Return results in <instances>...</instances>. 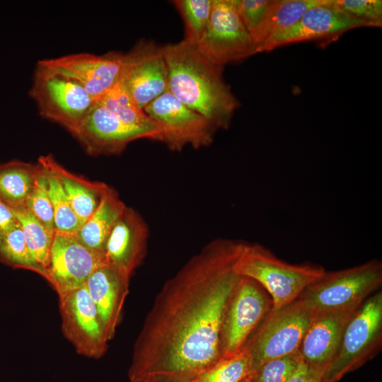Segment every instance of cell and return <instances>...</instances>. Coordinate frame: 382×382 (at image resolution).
<instances>
[{
	"label": "cell",
	"mask_w": 382,
	"mask_h": 382,
	"mask_svg": "<svg viewBox=\"0 0 382 382\" xmlns=\"http://www.w3.org/2000/svg\"><path fill=\"white\" fill-rule=\"evenodd\" d=\"M243 243L211 241L163 284L134 343L130 382H195L224 359V320Z\"/></svg>",
	"instance_id": "cell-1"
},
{
	"label": "cell",
	"mask_w": 382,
	"mask_h": 382,
	"mask_svg": "<svg viewBox=\"0 0 382 382\" xmlns=\"http://www.w3.org/2000/svg\"><path fill=\"white\" fill-rule=\"evenodd\" d=\"M162 49L168 68V90L204 116L216 130L227 129L240 104L224 80L223 67L184 40Z\"/></svg>",
	"instance_id": "cell-2"
},
{
	"label": "cell",
	"mask_w": 382,
	"mask_h": 382,
	"mask_svg": "<svg viewBox=\"0 0 382 382\" xmlns=\"http://www.w3.org/2000/svg\"><path fill=\"white\" fill-rule=\"evenodd\" d=\"M233 268L239 276L255 281L268 293L272 301V310L294 302L326 271L323 266L316 264L289 263L278 258L262 245L246 242Z\"/></svg>",
	"instance_id": "cell-3"
},
{
	"label": "cell",
	"mask_w": 382,
	"mask_h": 382,
	"mask_svg": "<svg viewBox=\"0 0 382 382\" xmlns=\"http://www.w3.org/2000/svg\"><path fill=\"white\" fill-rule=\"evenodd\" d=\"M382 284V262L373 259L349 268L327 272L297 299L313 318L357 308Z\"/></svg>",
	"instance_id": "cell-4"
},
{
	"label": "cell",
	"mask_w": 382,
	"mask_h": 382,
	"mask_svg": "<svg viewBox=\"0 0 382 382\" xmlns=\"http://www.w3.org/2000/svg\"><path fill=\"white\" fill-rule=\"evenodd\" d=\"M382 342V291L367 298L349 320L338 349L323 374V382H337L373 358Z\"/></svg>",
	"instance_id": "cell-5"
},
{
	"label": "cell",
	"mask_w": 382,
	"mask_h": 382,
	"mask_svg": "<svg viewBox=\"0 0 382 382\" xmlns=\"http://www.w3.org/2000/svg\"><path fill=\"white\" fill-rule=\"evenodd\" d=\"M313 318L298 299L271 310L243 347L250 357L251 373L268 360L299 351Z\"/></svg>",
	"instance_id": "cell-6"
},
{
	"label": "cell",
	"mask_w": 382,
	"mask_h": 382,
	"mask_svg": "<svg viewBox=\"0 0 382 382\" xmlns=\"http://www.w3.org/2000/svg\"><path fill=\"white\" fill-rule=\"evenodd\" d=\"M29 93L43 118L60 125L71 134L97 102L80 84L38 62Z\"/></svg>",
	"instance_id": "cell-7"
},
{
	"label": "cell",
	"mask_w": 382,
	"mask_h": 382,
	"mask_svg": "<svg viewBox=\"0 0 382 382\" xmlns=\"http://www.w3.org/2000/svg\"><path fill=\"white\" fill-rule=\"evenodd\" d=\"M195 47L207 59L222 67L257 54L234 0H213L207 28Z\"/></svg>",
	"instance_id": "cell-8"
},
{
	"label": "cell",
	"mask_w": 382,
	"mask_h": 382,
	"mask_svg": "<svg viewBox=\"0 0 382 382\" xmlns=\"http://www.w3.org/2000/svg\"><path fill=\"white\" fill-rule=\"evenodd\" d=\"M145 112L162 129V141L173 151L189 145L200 149L210 145L216 131L202 115L192 110L168 90L148 104Z\"/></svg>",
	"instance_id": "cell-9"
},
{
	"label": "cell",
	"mask_w": 382,
	"mask_h": 382,
	"mask_svg": "<svg viewBox=\"0 0 382 382\" xmlns=\"http://www.w3.org/2000/svg\"><path fill=\"white\" fill-rule=\"evenodd\" d=\"M268 293L255 281L240 280L228 303L222 331L224 358L241 351L265 316L272 310Z\"/></svg>",
	"instance_id": "cell-10"
},
{
	"label": "cell",
	"mask_w": 382,
	"mask_h": 382,
	"mask_svg": "<svg viewBox=\"0 0 382 382\" xmlns=\"http://www.w3.org/2000/svg\"><path fill=\"white\" fill-rule=\"evenodd\" d=\"M141 108L168 90V68L162 47L141 40L123 53L120 81Z\"/></svg>",
	"instance_id": "cell-11"
},
{
	"label": "cell",
	"mask_w": 382,
	"mask_h": 382,
	"mask_svg": "<svg viewBox=\"0 0 382 382\" xmlns=\"http://www.w3.org/2000/svg\"><path fill=\"white\" fill-rule=\"evenodd\" d=\"M62 330L81 355L98 359L108 348V339L85 283L59 297Z\"/></svg>",
	"instance_id": "cell-12"
},
{
	"label": "cell",
	"mask_w": 382,
	"mask_h": 382,
	"mask_svg": "<svg viewBox=\"0 0 382 382\" xmlns=\"http://www.w3.org/2000/svg\"><path fill=\"white\" fill-rule=\"evenodd\" d=\"M104 265V255L84 246L75 234L54 232L45 279L62 297L84 284Z\"/></svg>",
	"instance_id": "cell-13"
},
{
	"label": "cell",
	"mask_w": 382,
	"mask_h": 382,
	"mask_svg": "<svg viewBox=\"0 0 382 382\" xmlns=\"http://www.w3.org/2000/svg\"><path fill=\"white\" fill-rule=\"evenodd\" d=\"M122 58L123 53L117 52L101 55L83 52L38 62L78 83L98 101L120 81Z\"/></svg>",
	"instance_id": "cell-14"
},
{
	"label": "cell",
	"mask_w": 382,
	"mask_h": 382,
	"mask_svg": "<svg viewBox=\"0 0 382 382\" xmlns=\"http://www.w3.org/2000/svg\"><path fill=\"white\" fill-rule=\"evenodd\" d=\"M91 156L121 153L132 141L148 139L157 141L152 133L129 125L100 101H97L85 120L72 134Z\"/></svg>",
	"instance_id": "cell-15"
},
{
	"label": "cell",
	"mask_w": 382,
	"mask_h": 382,
	"mask_svg": "<svg viewBox=\"0 0 382 382\" xmlns=\"http://www.w3.org/2000/svg\"><path fill=\"white\" fill-rule=\"evenodd\" d=\"M148 237L144 219L135 209L126 206L106 241V265L131 277L146 255Z\"/></svg>",
	"instance_id": "cell-16"
},
{
	"label": "cell",
	"mask_w": 382,
	"mask_h": 382,
	"mask_svg": "<svg viewBox=\"0 0 382 382\" xmlns=\"http://www.w3.org/2000/svg\"><path fill=\"white\" fill-rule=\"evenodd\" d=\"M366 26L330 4V0L308 8L291 28L267 42L260 52L282 45L323 39L348 30Z\"/></svg>",
	"instance_id": "cell-17"
},
{
	"label": "cell",
	"mask_w": 382,
	"mask_h": 382,
	"mask_svg": "<svg viewBox=\"0 0 382 382\" xmlns=\"http://www.w3.org/2000/svg\"><path fill=\"white\" fill-rule=\"evenodd\" d=\"M358 308L314 318L299 349L303 361L325 373L338 351L349 320Z\"/></svg>",
	"instance_id": "cell-18"
},
{
	"label": "cell",
	"mask_w": 382,
	"mask_h": 382,
	"mask_svg": "<svg viewBox=\"0 0 382 382\" xmlns=\"http://www.w3.org/2000/svg\"><path fill=\"white\" fill-rule=\"evenodd\" d=\"M129 279L117 268L104 265L96 269L86 282L108 341L114 337L120 323L129 293Z\"/></svg>",
	"instance_id": "cell-19"
},
{
	"label": "cell",
	"mask_w": 382,
	"mask_h": 382,
	"mask_svg": "<svg viewBox=\"0 0 382 382\" xmlns=\"http://www.w3.org/2000/svg\"><path fill=\"white\" fill-rule=\"evenodd\" d=\"M41 156L57 176L74 213L85 223L98 207L109 185L69 172L52 155Z\"/></svg>",
	"instance_id": "cell-20"
},
{
	"label": "cell",
	"mask_w": 382,
	"mask_h": 382,
	"mask_svg": "<svg viewBox=\"0 0 382 382\" xmlns=\"http://www.w3.org/2000/svg\"><path fill=\"white\" fill-rule=\"evenodd\" d=\"M126 205L117 192L108 186L98 207L75 234L88 249L103 254L108 238Z\"/></svg>",
	"instance_id": "cell-21"
},
{
	"label": "cell",
	"mask_w": 382,
	"mask_h": 382,
	"mask_svg": "<svg viewBox=\"0 0 382 382\" xmlns=\"http://www.w3.org/2000/svg\"><path fill=\"white\" fill-rule=\"evenodd\" d=\"M38 168L37 163L16 160L0 164V198L13 210L25 207Z\"/></svg>",
	"instance_id": "cell-22"
},
{
	"label": "cell",
	"mask_w": 382,
	"mask_h": 382,
	"mask_svg": "<svg viewBox=\"0 0 382 382\" xmlns=\"http://www.w3.org/2000/svg\"><path fill=\"white\" fill-rule=\"evenodd\" d=\"M325 0H274L265 24L255 42L256 53L270 40L294 25L310 8Z\"/></svg>",
	"instance_id": "cell-23"
},
{
	"label": "cell",
	"mask_w": 382,
	"mask_h": 382,
	"mask_svg": "<svg viewBox=\"0 0 382 382\" xmlns=\"http://www.w3.org/2000/svg\"><path fill=\"white\" fill-rule=\"evenodd\" d=\"M98 101L125 123L149 131L162 141L161 127L134 102L120 81Z\"/></svg>",
	"instance_id": "cell-24"
},
{
	"label": "cell",
	"mask_w": 382,
	"mask_h": 382,
	"mask_svg": "<svg viewBox=\"0 0 382 382\" xmlns=\"http://www.w3.org/2000/svg\"><path fill=\"white\" fill-rule=\"evenodd\" d=\"M13 212L21 227L28 250L34 261L44 272L45 278L54 235L25 207Z\"/></svg>",
	"instance_id": "cell-25"
},
{
	"label": "cell",
	"mask_w": 382,
	"mask_h": 382,
	"mask_svg": "<svg viewBox=\"0 0 382 382\" xmlns=\"http://www.w3.org/2000/svg\"><path fill=\"white\" fill-rule=\"evenodd\" d=\"M37 163L44 168L47 174L48 191L54 213V232L76 234L82 226V222L72 209L56 174L42 156L38 158Z\"/></svg>",
	"instance_id": "cell-26"
},
{
	"label": "cell",
	"mask_w": 382,
	"mask_h": 382,
	"mask_svg": "<svg viewBox=\"0 0 382 382\" xmlns=\"http://www.w3.org/2000/svg\"><path fill=\"white\" fill-rule=\"evenodd\" d=\"M0 260L13 268L28 270L44 277V272L28 250L19 223L0 236Z\"/></svg>",
	"instance_id": "cell-27"
},
{
	"label": "cell",
	"mask_w": 382,
	"mask_h": 382,
	"mask_svg": "<svg viewBox=\"0 0 382 382\" xmlns=\"http://www.w3.org/2000/svg\"><path fill=\"white\" fill-rule=\"evenodd\" d=\"M173 2L184 23L183 40L195 46L207 28L213 0H175Z\"/></svg>",
	"instance_id": "cell-28"
},
{
	"label": "cell",
	"mask_w": 382,
	"mask_h": 382,
	"mask_svg": "<svg viewBox=\"0 0 382 382\" xmlns=\"http://www.w3.org/2000/svg\"><path fill=\"white\" fill-rule=\"evenodd\" d=\"M251 364L243 348L230 357L222 359L195 382H241L251 374Z\"/></svg>",
	"instance_id": "cell-29"
},
{
	"label": "cell",
	"mask_w": 382,
	"mask_h": 382,
	"mask_svg": "<svg viewBox=\"0 0 382 382\" xmlns=\"http://www.w3.org/2000/svg\"><path fill=\"white\" fill-rule=\"evenodd\" d=\"M37 164L38 172L25 207L54 235V213L48 191L47 174L44 168Z\"/></svg>",
	"instance_id": "cell-30"
},
{
	"label": "cell",
	"mask_w": 382,
	"mask_h": 382,
	"mask_svg": "<svg viewBox=\"0 0 382 382\" xmlns=\"http://www.w3.org/2000/svg\"><path fill=\"white\" fill-rule=\"evenodd\" d=\"M303 363L299 351L268 360L253 371L252 382H286Z\"/></svg>",
	"instance_id": "cell-31"
},
{
	"label": "cell",
	"mask_w": 382,
	"mask_h": 382,
	"mask_svg": "<svg viewBox=\"0 0 382 382\" xmlns=\"http://www.w3.org/2000/svg\"><path fill=\"white\" fill-rule=\"evenodd\" d=\"M273 2L274 0H234L239 16L253 44L265 24Z\"/></svg>",
	"instance_id": "cell-32"
},
{
	"label": "cell",
	"mask_w": 382,
	"mask_h": 382,
	"mask_svg": "<svg viewBox=\"0 0 382 382\" xmlns=\"http://www.w3.org/2000/svg\"><path fill=\"white\" fill-rule=\"evenodd\" d=\"M330 4L368 27L382 25L381 0H330Z\"/></svg>",
	"instance_id": "cell-33"
},
{
	"label": "cell",
	"mask_w": 382,
	"mask_h": 382,
	"mask_svg": "<svg viewBox=\"0 0 382 382\" xmlns=\"http://www.w3.org/2000/svg\"><path fill=\"white\" fill-rule=\"evenodd\" d=\"M324 371L312 368L304 362L286 382H323Z\"/></svg>",
	"instance_id": "cell-34"
},
{
	"label": "cell",
	"mask_w": 382,
	"mask_h": 382,
	"mask_svg": "<svg viewBox=\"0 0 382 382\" xmlns=\"http://www.w3.org/2000/svg\"><path fill=\"white\" fill-rule=\"evenodd\" d=\"M18 223L13 210L0 198V236Z\"/></svg>",
	"instance_id": "cell-35"
},
{
	"label": "cell",
	"mask_w": 382,
	"mask_h": 382,
	"mask_svg": "<svg viewBox=\"0 0 382 382\" xmlns=\"http://www.w3.org/2000/svg\"><path fill=\"white\" fill-rule=\"evenodd\" d=\"M241 382H252L250 377L248 376L245 378H244Z\"/></svg>",
	"instance_id": "cell-36"
}]
</instances>
